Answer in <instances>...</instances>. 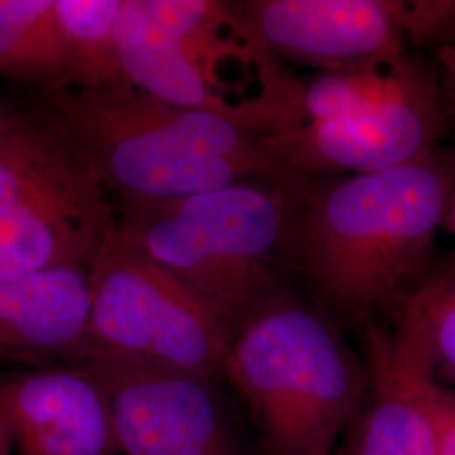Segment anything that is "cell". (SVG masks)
I'll return each mask as SVG.
<instances>
[{
	"label": "cell",
	"instance_id": "1",
	"mask_svg": "<svg viewBox=\"0 0 455 455\" xmlns=\"http://www.w3.org/2000/svg\"><path fill=\"white\" fill-rule=\"evenodd\" d=\"M455 195V150L390 171L317 180L304 196L295 263L342 317L396 309L423 272Z\"/></svg>",
	"mask_w": 455,
	"mask_h": 455
},
{
	"label": "cell",
	"instance_id": "2",
	"mask_svg": "<svg viewBox=\"0 0 455 455\" xmlns=\"http://www.w3.org/2000/svg\"><path fill=\"white\" fill-rule=\"evenodd\" d=\"M43 112L118 203L178 199L242 180L306 193L317 180L282 163L267 139L242 122L137 90L48 93Z\"/></svg>",
	"mask_w": 455,
	"mask_h": 455
},
{
	"label": "cell",
	"instance_id": "3",
	"mask_svg": "<svg viewBox=\"0 0 455 455\" xmlns=\"http://www.w3.org/2000/svg\"><path fill=\"white\" fill-rule=\"evenodd\" d=\"M306 193L242 180L178 199L118 203L115 231L233 332L280 292Z\"/></svg>",
	"mask_w": 455,
	"mask_h": 455
},
{
	"label": "cell",
	"instance_id": "4",
	"mask_svg": "<svg viewBox=\"0 0 455 455\" xmlns=\"http://www.w3.org/2000/svg\"><path fill=\"white\" fill-rule=\"evenodd\" d=\"M220 373L270 455H334L370 388L332 319L282 291L233 332Z\"/></svg>",
	"mask_w": 455,
	"mask_h": 455
},
{
	"label": "cell",
	"instance_id": "5",
	"mask_svg": "<svg viewBox=\"0 0 455 455\" xmlns=\"http://www.w3.org/2000/svg\"><path fill=\"white\" fill-rule=\"evenodd\" d=\"M116 223L112 195L48 115L0 132V278L90 270Z\"/></svg>",
	"mask_w": 455,
	"mask_h": 455
},
{
	"label": "cell",
	"instance_id": "6",
	"mask_svg": "<svg viewBox=\"0 0 455 455\" xmlns=\"http://www.w3.org/2000/svg\"><path fill=\"white\" fill-rule=\"evenodd\" d=\"M88 282L84 358L131 359L204 378L220 373L231 339L225 325L115 228L88 270Z\"/></svg>",
	"mask_w": 455,
	"mask_h": 455
},
{
	"label": "cell",
	"instance_id": "7",
	"mask_svg": "<svg viewBox=\"0 0 455 455\" xmlns=\"http://www.w3.org/2000/svg\"><path fill=\"white\" fill-rule=\"evenodd\" d=\"M447 127L439 83L410 61L395 90L355 114L265 135L276 157L312 180L364 176L413 163Z\"/></svg>",
	"mask_w": 455,
	"mask_h": 455
},
{
	"label": "cell",
	"instance_id": "8",
	"mask_svg": "<svg viewBox=\"0 0 455 455\" xmlns=\"http://www.w3.org/2000/svg\"><path fill=\"white\" fill-rule=\"evenodd\" d=\"M82 363L107 391L118 454L240 455L212 378L114 356Z\"/></svg>",
	"mask_w": 455,
	"mask_h": 455
},
{
	"label": "cell",
	"instance_id": "9",
	"mask_svg": "<svg viewBox=\"0 0 455 455\" xmlns=\"http://www.w3.org/2000/svg\"><path fill=\"white\" fill-rule=\"evenodd\" d=\"M261 44L319 71L398 69L407 63L400 0H251L235 4Z\"/></svg>",
	"mask_w": 455,
	"mask_h": 455
},
{
	"label": "cell",
	"instance_id": "10",
	"mask_svg": "<svg viewBox=\"0 0 455 455\" xmlns=\"http://www.w3.org/2000/svg\"><path fill=\"white\" fill-rule=\"evenodd\" d=\"M395 314L391 331L368 327L370 388L341 455H437L439 379L415 317L403 307Z\"/></svg>",
	"mask_w": 455,
	"mask_h": 455
},
{
	"label": "cell",
	"instance_id": "11",
	"mask_svg": "<svg viewBox=\"0 0 455 455\" xmlns=\"http://www.w3.org/2000/svg\"><path fill=\"white\" fill-rule=\"evenodd\" d=\"M0 423L17 455L118 454L107 391L83 366L0 379Z\"/></svg>",
	"mask_w": 455,
	"mask_h": 455
},
{
	"label": "cell",
	"instance_id": "12",
	"mask_svg": "<svg viewBox=\"0 0 455 455\" xmlns=\"http://www.w3.org/2000/svg\"><path fill=\"white\" fill-rule=\"evenodd\" d=\"M90 282L82 268L0 278V359L48 368L88 351Z\"/></svg>",
	"mask_w": 455,
	"mask_h": 455
},
{
	"label": "cell",
	"instance_id": "13",
	"mask_svg": "<svg viewBox=\"0 0 455 455\" xmlns=\"http://www.w3.org/2000/svg\"><path fill=\"white\" fill-rule=\"evenodd\" d=\"M116 49L133 90L169 105L235 118L189 63L176 34L148 11L146 0H122Z\"/></svg>",
	"mask_w": 455,
	"mask_h": 455
},
{
	"label": "cell",
	"instance_id": "14",
	"mask_svg": "<svg viewBox=\"0 0 455 455\" xmlns=\"http://www.w3.org/2000/svg\"><path fill=\"white\" fill-rule=\"evenodd\" d=\"M122 0H54L65 49V80L60 92H124L125 80L116 49Z\"/></svg>",
	"mask_w": 455,
	"mask_h": 455
},
{
	"label": "cell",
	"instance_id": "15",
	"mask_svg": "<svg viewBox=\"0 0 455 455\" xmlns=\"http://www.w3.org/2000/svg\"><path fill=\"white\" fill-rule=\"evenodd\" d=\"M0 76L61 90L65 49L54 0H0Z\"/></svg>",
	"mask_w": 455,
	"mask_h": 455
},
{
	"label": "cell",
	"instance_id": "16",
	"mask_svg": "<svg viewBox=\"0 0 455 455\" xmlns=\"http://www.w3.org/2000/svg\"><path fill=\"white\" fill-rule=\"evenodd\" d=\"M398 307L420 325L439 383L455 388V267L425 276Z\"/></svg>",
	"mask_w": 455,
	"mask_h": 455
},
{
	"label": "cell",
	"instance_id": "17",
	"mask_svg": "<svg viewBox=\"0 0 455 455\" xmlns=\"http://www.w3.org/2000/svg\"><path fill=\"white\" fill-rule=\"evenodd\" d=\"M407 44L455 49V0H400Z\"/></svg>",
	"mask_w": 455,
	"mask_h": 455
},
{
	"label": "cell",
	"instance_id": "18",
	"mask_svg": "<svg viewBox=\"0 0 455 455\" xmlns=\"http://www.w3.org/2000/svg\"><path fill=\"white\" fill-rule=\"evenodd\" d=\"M437 455H455V388L439 383L434 398Z\"/></svg>",
	"mask_w": 455,
	"mask_h": 455
},
{
	"label": "cell",
	"instance_id": "19",
	"mask_svg": "<svg viewBox=\"0 0 455 455\" xmlns=\"http://www.w3.org/2000/svg\"><path fill=\"white\" fill-rule=\"evenodd\" d=\"M440 68V97L447 122L455 125V49H439L435 51Z\"/></svg>",
	"mask_w": 455,
	"mask_h": 455
},
{
	"label": "cell",
	"instance_id": "20",
	"mask_svg": "<svg viewBox=\"0 0 455 455\" xmlns=\"http://www.w3.org/2000/svg\"><path fill=\"white\" fill-rule=\"evenodd\" d=\"M12 443H11V439H9V435H7V432H5V428H4V425L0 423V455H12Z\"/></svg>",
	"mask_w": 455,
	"mask_h": 455
},
{
	"label": "cell",
	"instance_id": "21",
	"mask_svg": "<svg viewBox=\"0 0 455 455\" xmlns=\"http://www.w3.org/2000/svg\"><path fill=\"white\" fill-rule=\"evenodd\" d=\"M443 227L447 228L455 236V195L449 204V210L445 212V220H443Z\"/></svg>",
	"mask_w": 455,
	"mask_h": 455
},
{
	"label": "cell",
	"instance_id": "22",
	"mask_svg": "<svg viewBox=\"0 0 455 455\" xmlns=\"http://www.w3.org/2000/svg\"><path fill=\"white\" fill-rule=\"evenodd\" d=\"M4 122H5V115L2 114V110H0V132H2V127H4Z\"/></svg>",
	"mask_w": 455,
	"mask_h": 455
}]
</instances>
